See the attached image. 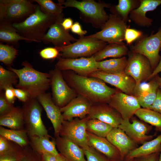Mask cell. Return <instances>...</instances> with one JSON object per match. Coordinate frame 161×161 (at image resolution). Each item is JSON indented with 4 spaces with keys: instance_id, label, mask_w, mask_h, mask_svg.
<instances>
[{
    "instance_id": "5b68a950",
    "label": "cell",
    "mask_w": 161,
    "mask_h": 161,
    "mask_svg": "<svg viewBox=\"0 0 161 161\" xmlns=\"http://www.w3.org/2000/svg\"><path fill=\"white\" fill-rule=\"evenodd\" d=\"M107 44L96 38L83 36L70 45L55 47L59 52V57L77 58L90 57L103 48Z\"/></svg>"
},
{
    "instance_id": "1f68e13d",
    "label": "cell",
    "mask_w": 161,
    "mask_h": 161,
    "mask_svg": "<svg viewBox=\"0 0 161 161\" xmlns=\"http://www.w3.org/2000/svg\"><path fill=\"white\" fill-rule=\"evenodd\" d=\"M140 4V0H119L117 5L111 6L110 8L112 13L117 15L127 22L130 13L137 8Z\"/></svg>"
},
{
    "instance_id": "9c48e42d",
    "label": "cell",
    "mask_w": 161,
    "mask_h": 161,
    "mask_svg": "<svg viewBox=\"0 0 161 161\" xmlns=\"http://www.w3.org/2000/svg\"><path fill=\"white\" fill-rule=\"evenodd\" d=\"M127 22L117 15L112 13L101 28V30L95 34L87 36L97 38L107 43L125 44L124 35L128 28Z\"/></svg>"
},
{
    "instance_id": "484cf974",
    "label": "cell",
    "mask_w": 161,
    "mask_h": 161,
    "mask_svg": "<svg viewBox=\"0 0 161 161\" xmlns=\"http://www.w3.org/2000/svg\"><path fill=\"white\" fill-rule=\"evenodd\" d=\"M29 146L35 151L42 154L48 153L57 156L59 154L56 146L55 139L52 140L50 136H29Z\"/></svg>"
},
{
    "instance_id": "680465c9",
    "label": "cell",
    "mask_w": 161,
    "mask_h": 161,
    "mask_svg": "<svg viewBox=\"0 0 161 161\" xmlns=\"http://www.w3.org/2000/svg\"><path fill=\"white\" fill-rule=\"evenodd\" d=\"M129 161H133V159H132V160H129Z\"/></svg>"
},
{
    "instance_id": "d6986e66",
    "label": "cell",
    "mask_w": 161,
    "mask_h": 161,
    "mask_svg": "<svg viewBox=\"0 0 161 161\" xmlns=\"http://www.w3.org/2000/svg\"><path fill=\"white\" fill-rule=\"evenodd\" d=\"M88 115L89 119H97L113 128H118L123 119L115 109L105 103H93Z\"/></svg>"
},
{
    "instance_id": "7bdbcfd3",
    "label": "cell",
    "mask_w": 161,
    "mask_h": 161,
    "mask_svg": "<svg viewBox=\"0 0 161 161\" xmlns=\"http://www.w3.org/2000/svg\"><path fill=\"white\" fill-rule=\"evenodd\" d=\"M0 116L10 112L15 107L6 99L3 91H0Z\"/></svg>"
},
{
    "instance_id": "d4e9b609",
    "label": "cell",
    "mask_w": 161,
    "mask_h": 161,
    "mask_svg": "<svg viewBox=\"0 0 161 161\" xmlns=\"http://www.w3.org/2000/svg\"><path fill=\"white\" fill-rule=\"evenodd\" d=\"M140 0V6L130 13V18L139 26L149 27L152 25L153 20L146 16V13L155 10L161 4V0Z\"/></svg>"
},
{
    "instance_id": "e575fe53",
    "label": "cell",
    "mask_w": 161,
    "mask_h": 161,
    "mask_svg": "<svg viewBox=\"0 0 161 161\" xmlns=\"http://www.w3.org/2000/svg\"><path fill=\"white\" fill-rule=\"evenodd\" d=\"M113 127L97 119H89L86 123L87 131L98 136L106 137Z\"/></svg>"
},
{
    "instance_id": "5bb4252c",
    "label": "cell",
    "mask_w": 161,
    "mask_h": 161,
    "mask_svg": "<svg viewBox=\"0 0 161 161\" xmlns=\"http://www.w3.org/2000/svg\"><path fill=\"white\" fill-rule=\"evenodd\" d=\"M108 104L115 109L123 120H130L141 108L134 96L126 94L118 89L112 97Z\"/></svg>"
},
{
    "instance_id": "52a82bcc",
    "label": "cell",
    "mask_w": 161,
    "mask_h": 161,
    "mask_svg": "<svg viewBox=\"0 0 161 161\" xmlns=\"http://www.w3.org/2000/svg\"><path fill=\"white\" fill-rule=\"evenodd\" d=\"M62 4L65 7L77 9L92 22L97 24L101 28L109 17L104 8H110L111 7L110 4L102 1L97 2L93 0H67L65 1L63 0Z\"/></svg>"
},
{
    "instance_id": "3957f363",
    "label": "cell",
    "mask_w": 161,
    "mask_h": 161,
    "mask_svg": "<svg viewBox=\"0 0 161 161\" xmlns=\"http://www.w3.org/2000/svg\"><path fill=\"white\" fill-rule=\"evenodd\" d=\"M58 15L44 13L38 4L34 13L23 21L12 25L21 36L29 42H41L47 29L55 22Z\"/></svg>"
},
{
    "instance_id": "836d02e7",
    "label": "cell",
    "mask_w": 161,
    "mask_h": 161,
    "mask_svg": "<svg viewBox=\"0 0 161 161\" xmlns=\"http://www.w3.org/2000/svg\"><path fill=\"white\" fill-rule=\"evenodd\" d=\"M140 120L155 127L161 132V114L148 109L140 108L135 114Z\"/></svg>"
},
{
    "instance_id": "ee69618b",
    "label": "cell",
    "mask_w": 161,
    "mask_h": 161,
    "mask_svg": "<svg viewBox=\"0 0 161 161\" xmlns=\"http://www.w3.org/2000/svg\"><path fill=\"white\" fill-rule=\"evenodd\" d=\"M39 55L44 59H54L59 57V52L55 47H47L41 50L39 52Z\"/></svg>"
},
{
    "instance_id": "8d00e7d4",
    "label": "cell",
    "mask_w": 161,
    "mask_h": 161,
    "mask_svg": "<svg viewBox=\"0 0 161 161\" xmlns=\"http://www.w3.org/2000/svg\"><path fill=\"white\" fill-rule=\"evenodd\" d=\"M40 6L42 10L44 13L56 16L62 13L63 9L65 8L62 4V0H59L56 3L51 0H34Z\"/></svg>"
},
{
    "instance_id": "ffe728a7",
    "label": "cell",
    "mask_w": 161,
    "mask_h": 161,
    "mask_svg": "<svg viewBox=\"0 0 161 161\" xmlns=\"http://www.w3.org/2000/svg\"><path fill=\"white\" fill-rule=\"evenodd\" d=\"M118 128L136 143L143 144L153 137V135L147 134L151 128L135 118H132V123L129 119H123Z\"/></svg>"
},
{
    "instance_id": "6da1fadb",
    "label": "cell",
    "mask_w": 161,
    "mask_h": 161,
    "mask_svg": "<svg viewBox=\"0 0 161 161\" xmlns=\"http://www.w3.org/2000/svg\"><path fill=\"white\" fill-rule=\"evenodd\" d=\"M61 71L66 83L77 94L86 98L93 103H108L118 90L108 86L98 78L80 75L71 70Z\"/></svg>"
},
{
    "instance_id": "ac0fdd59",
    "label": "cell",
    "mask_w": 161,
    "mask_h": 161,
    "mask_svg": "<svg viewBox=\"0 0 161 161\" xmlns=\"http://www.w3.org/2000/svg\"><path fill=\"white\" fill-rule=\"evenodd\" d=\"M37 99L45 110L52 125L55 138L60 136L62 125L64 120L60 108L54 103L50 93L41 94Z\"/></svg>"
},
{
    "instance_id": "ba28073f",
    "label": "cell",
    "mask_w": 161,
    "mask_h": 161,
    "mask_svg": "<svg viewBox=\"0 0 161 161\" xmlns=\"http://www.w3.org/2000/svg\"><path fill=\"white\" fill-rule=\"evenodd\" d=\"M161 48V27L157 32L149 36L143 35L134 45H130V51L142 55L149 61L153 70L160 59L159 52Z\"/></svg>"
},
{
    "instance_id": "9a60e30c",
    "label": "cell",
    "mask_w": 161,
    "mask_h": 161,
    "mask_svg": "<svg viewBox=\"0 0 161 161\" xmlns=\"http://www.w3.org/2000/svg\"><path fill=\"white\" fill-rule=\"evenodd\" d=\"M64 15L58 16L55 22L50 27L42 42L46 44L52 43L55 47H61L70 45L77 40L65 30L61 25Z\"/></svg>"
},
{
    "instance_id": "4dcf8cb0",
    "label": "cell",
    "mask_w": 161,
    "mask_h": 161,
    "mask_svg": "<svg viewBox=\"0 0 161 161\" xmlns=\"http://www.w3.org/2000/svg\"><path fill=\"white\" fill-rule=\"evenodd\" d=\"M0 41L12 45H18L20 40L29 41L27 39L21 36L12 24L0 21Z\"/></svg>"
},
{
    "instance_id": "bcb514c9",
    "label": "cell",
    "mask_w": 161,
    "mask_h": 161,
    "mask_svg": "<svg viewBox=\"0 0 161 161\" xmlns=\"http://www.w3.org/2000/svg\"><path fill=\"white\" fill-rule=\"evenodd\" d=\"M161 114V90L158 89L156 98L149 109Z\"/></svg>"
},
{
    "instance_id": "7402d4cb",
    "label": "cell",
    "mask_w": 161,
    "mask_h": 161,
    "mask_svg": "<svg viewBox=\"0 0 161 161\" xmlns=\"http://www.w3.org/2000/svg\"><path fill=\"white\" fill-rule=\"evenodd\" d=\"M106 138L118 150L121 160L130 151L137 148V143L119 128H113Z\"/></svg>"
},
{
    "instance_id": "b9f144b4",
    "label": "cell",
    "mask_w": 161,
    "mask_h": 161,
    "mask_svg": "<svg viewBox=\"0 0 161 161\" xmlns=\"http://www.w3.org/2000/svg\"><path fill=\"white\" fill-rule=\"evenodd\" d=\"M143 32L138 30L128 28L126 30L124 35V41L129 45L136 40H138L143 35Z\"/></svg>"
},
{
    "instance_id": "f5cc1de1",
    "label": "cell",
    "mask_w": 161,
    "mask_h": 161,
    "mask_svg": "<svg viewBox=\"0 0 161 161\" xmlns=\"http://www.w3.org/2000/svg\"><path fill=\"white\" fill-rule=\"evenodd\" d=\"M44 161H56V156L48 153L42 154Z\"/></svg>"
},
{
    "instance_id": "4fadbf2b",
    "label": "cell",
    "mask_w": 161,
    "mask_h": 161,
    "mask_svg": "<svg viewBox=\"0 0 161 161\" xmlns=\"http://www.w3.org/2000/svg\"><path fill=\"white\" fill-rule=\"evenodd\" d=\"M58 58L55 67L61 71L71 70L79 75L89 76L98 70L97 61L93 56L79 58Z\"/></svg>"
},
{
    "instance_id": "74e56055",
    "label": "cell",
    "mask_w": 161,
    "mask_h": 161,
    "mask_svg": "<svg viewBox=\"0 0 161 161\" xmlns=\"http://www.w3.org/2000/svg\"><path fill=\"white\" fill-rule=\"evenodd\" d=\"M18 78L14 72L0 66V91H2L7 87L17 85Z\"/></svg>"
},
{
    "instance_id": "277c9868",
    "label": "cell",
    "mask_w": 161,
    "mask_h": 161,
    "mask_svg": "<svg viewBox=\"0 0 161 161\" xmlns=\"http://www.w3.org/2000/svg\"><path fill=\"white\" fill-rule=\"evenodd\" d=\"M27 0H0V21L11 24L24 21L34 13L38 4Z\"/></svg>"
},
{
    "instance_id": "4316f807",
    "label": "cell",
    "mask_w": 161,
    "mask_h": 161,
    "mask_svg": "<svg viewBox=\"0 0 161 161\" xmlns=\"http://www.w3.org/2000/svg\"><path fill=\"white\" fill-rule=\"evenodd\" d=\"M0 126L10 129H25L23 110L19 106L14 107L8 113L0 116Z\"/></svg>"
},
{
    "instance_id": "c3c4849f",
    "label": "cell",
    "mask_w": 161,
    "mask_h": 161,
    "mask_svg": "<svg viewBox=\"0 0 161 161\" xmlns=\"http://www.w3.org/2000/svg\"><path fill=\"white\" fill-rule=\"evenodd\" d=\"M159 152L135 157L133 161H157Z\"/></svg>"
},
{
    "instance_id": "816d5d0a",
    "label": "cell",
    "mask_w": 161,
    "mask_h": 161,
    "mask_svg": "<svg viewBox=\"0 0 161 161\" xmlns=\"http://www.w3.org/2000/svg\"><path fill=\"white\" fill-rule=\"evenodd\" d=\"M61 24L64 29L67 31L71 28L73 24L72 20L69 18H64Z\"/></svg>"
},
{
    "instance_id": "7c38bea8",
    "label": "cell",
    "mask_w": 161,
    "mask_h": 161,
    "mask_svg": "<svg viewBox=\"0 0 161 161\" xmlns=\"http://www.w3.org/2000/svg\"><path fill=\"white\" fill-rule=\"evenodd\" d=\"M89 119L88 115L80 119L71 121L64 120L60 133V136L69 139L83 149L89 146L88 143L86 123Z\"/></svg>"
},
{
    "instance_id": "44dd1931",
    "label": "cell",
    "mask_w": 161,
    "mask_h": 161,
    "mask_svg": "<svg viewBox=\"0 0 161 161\" xmlns=\"http://www.w3.org/2000/svg\"><path fill=\"white\" fill-rule=\"evenodd\" d=\"M159 87L155 78L148 83H141L136 85L132 94L140 106L149 109L155 100Z\"/></svg>"
},
{
    "instance_id": "db71d44e",
    "label": "cell",
    "mask_w": 161,
    "mask_h": 161,
    "mask_svg": "<svg viewBox=\"0 0 161 161\" xmlns=\"http://www.w3.org/2000/svg\"><path fill=\"white\" fill-rule=\"evenodd\" d=\"M160 51L161 52V48ZM161 72V56L160 62L157 66L153 70L151 75L149 77L147 80H148L151 79L155 77L159 73Z\"/></svg>"
},
{
    "instance_id": "9f6ffc18",
    "label": "cell",
    "mask_w": 161,
    "mask_h": 161,
    "mask_svg": "<svg viewBox=\"0 0 161 161\" xmlns=\"http://www.w3.org/2000/svg\"><path fill=\"white\" fill-rule=\"evenodd\" d=\"M155 78L157 80L159 85V87L161 89V77L158 76H156Z\"/></svg>"
},
{
    "instance_id": "e0dca14e",
    "label": "cell",
    "mask_w": 161,
    "mask_h": 161,
    "mask_svg": "<svg viewBox=\"0 0 161 161\" xmlns=\"http://www.w3.org/2000/svg\"><path fill=\"white\" fill-rule=\"evenodd\" d=\"M92 104L86 98L78 95L67 105L60 108L64 120L69 121L74 117L81 119L85 117L89 114Z\"/></svg>"
},
{
    "instance_id": "681fc988",
    "label": "cell",
    "mask_w": 161,
    "mask_h": 161,
    "mask_svg": "<svg viewBox=\"0 0 161 161\" xmlns=\"http://www.w3.org/2000/svg\"><path fill=\"white\" fill-rule=\"evenodd\" d=\"M71 30L72 32L77 34L80 37H83L87 33L86 30L82 29L81 25L78 22H76L73 24Z\"/></svg>"
},
{
    "instance_id": "f907efd6",
    "label": "cell",
    "mask_w": 161,
    "mask_h": 161,
    "mask_svg": "<svg viewBox=\"0 0 161 161\" xmlns=\"http://www.w3.org/2000/svg\"><path fill=\"white\" fill-rule=\"evenodd\" d=\"M10 145V141L0 136V154L7 151L9 148Z\"/></svg>"
},
{
    "instance_id": "30bf717a",
    "label": "cell",
    "mask_w": 161,
    "mask_h": 161,
    "mask_svg": "<svg viewBox=\"0 0 161 161\" xmlns=\"http://www.w3.org/2000/svg\"><path fill=\"white\" fill-rule=\"evenodd\" d=\"M51 84L52 99L60 108L67 105L78 95L66 83L62 71L57 67L50 71Z\"/></svg>"
},
{
    "instance_id": "f1b7e54d",
    "label": "cell",
    "mask_w": 161,
    "mask_h": 161,
    "mask_svg": "<svg viewBox=\"0 0 161 161\" xmlns=\"http://www.w3.org/2000/svg\"><path fill=\"white\" fill-rule=\"evenodd\" d=\"M128 52L129 49L125 44L109 43L93 56L97 62L108 58H120L125 56Z\"/></svg>"
},
{
    "instance_id": "7a4b0ae2",
    "label": "cell",
    "mask_w": 161,
    "mask_h": 161,
    "mask_svg": "<svg viewBox=\"0 0 161 161\" xmlns=\"http://www.w3.org/2000/svg\"><path fill=\"white\" fill-rule=\"evenodd\" d=\"M23 67L20 69L11 66L8 69L18 75V81L16 88L24 90L29 94L30 97L37 98L40 95L46 93L50 87V75L49 73L38 71L27 61L23 62Z\"/></svg>"
},
{
    "instance_id": "d6a6232c",
    "label": "cell",
    "mask_w": 161,
    "mask_h": 161,
    "mask_svg": "<svg viewBox=\"0 0 161 161\" xmlns=\"http://www.w3.org/2000/svg\"><path fill=\"white\" fill-rule=\"evenodd\" d=\"M0 136L23 148L29 145V137L25 129L13 130L0 126Z\"/></svg>"
},
{
    "instance_id": "8992f818",
    "label": "cell",
    "mask_w": 161,
    "mask_h": 161,
    "mask_svg": "<svg viewBox=\"0 0 161 161\" xmlns=\"http://www.w3.org/2000/svg\"><path fill=\"white\" fill-rule=\"evenodd\" d=\"M23 103L24 128L28 136H50L42 122V106L37 98L30 97Z\"/></svg>"
},
{
    "instance_id": "11a10c76",
    "label": "cell",
    "mask_w": 161,
    "mask_h": 161,
    "mask_svg": "<svg viewBox=\"0 0 161 161\" xmlns=\"http://www.w3.org/2000/svg\"><path fill=\"white\" fill-rule=\"evenodd\" d=\"M56 161H68L62 155L59 153L56 156Z\"/></svg>"
},
{
    "instance_id": "603a6c76",
    "label": "cell",
    "mask_w": 161,
    "mask_h": 161,
    "mask_svg": "<svg viewBox=\"0 0 161 161\" xmlns=\"http://www.w3.org/2000/svg\"><path fill=\"white\" fill-rule=\"evenodd\" d=\"M57 149L68 161H87L83 149L66 137L55 138Z\"/></svg>"
},
{
    "instance_id": "7dc6e473",
    "label": "cell",
    "mask_w": 161,
    "mask_h": 161,
    "mask_svg": "<svg viewBox=\"0 0 161 161\" xmlns=\"http://www.w3.org/2000/svg\"><path fill=\"white\" fill-rule=\"evenodd\" d=\"M13 86H9L4 90L5 97L10 103L13 104L16 100V97L13 90Z\"/></svg>"
},
{
    "instance_id": "ab89813d",
    "label": "cell",
    "mask_w": 161,
    "mask_h": 161,
    "mask_svg": "<svg viewBox=\"0 0 161 161\" xmlns=\"http://www.w3.org/2000/svg\"><path fill=\"white\" fill-rule=\"evenodd\" d=\"M87 161H111L106 156L89 146L83 149Z\"/></svg>"
},
{
    "instance_id": "f35d334b",
    "label": "cell",
    "mask_w": 161,
    "mask_h": 161,
    "mask_svg": "<svg viewBox=\"0 0 161 161\" xmlns=\"http://www.w3.org/2000/svg\"><path fill=\"white\" fill-rule=\"evenodd\" d=\"M18 53L13 46L0 43V61L8 67L11 66Z\"/></svg>"
},
{
    "instance_id": "cb8c5ba5",
    "label": "cell",
    "mask_w": 161,
    "mask_h": 161,
    "mask_svg": "<svg viewBox=\"0 0 161 161\" xmlns=\"http://www.w3.org/2000/svg\"><path fill=\"white\" fill-rule=\"evenodd\" d=\"M89 146L106 156L111 161H121L117 148L106 138L87 131Z\"/></svg>"
},
{
    "instance_id": "2e32d148",
    "label": "cell",
    "mask_w": 161,
    "mask_h": 161,
    "mask_svg": "<svg viewBox=\"0 0 161 161\" xmlns=\"http://www.w3.org/2000/svg\"><path fill=\"white\" fill-rule=\"evenodd\" d=\"M89 77L99 79L115 86L123 93L130 95H132L136 85L134 80L124 72L112 74L98 70L91 74Z\"/></svg>"
},
{
    "instance_id": "f546056e",
    "label": "cell",
    "mask_w": 161,
    "mask_h": 161,
    "mask_svg": "<svg viewBox=\"0 0 161 161\" xmlns=\"http://www.w3.org/2000/svg\"><path fill=\"white\" fill-rule=\"evenodd\" d=\"M127 62L125 56L97 62L98 70L112 74L124 72Z\"/></svg>"
},
{
    "instance_id": "8fae6325",
    "label": "cell",
    "mask_w": 161,
    "mask_h": 161,
    "mask_svg": "<svg viewBox=\"0 0 161 161\" xmlns=\"http://www.w3.org/2000/svg\"><path fill=\"white\" fill-rule=\"evenodd\" d=\"M128 54L129 57L124 72L134 80L136 86L147 81L153 72L149 60L144 56L130 51Z\"/></svg>"
},
{
    "instance_id": "6f0895ef",
    "label": "cell",
    "mask_w": 161,
    "mask_h": 161,
    "mask_svg": "<svg viewBox=\"0 0 161 161\" xmlns=\"http://www.w3.org/2000/svg\"><path fill=\"white\" fill-rule=\"evenodd\" d=\"M160 156L159 159L158 161H161V149H160Z\"/></svg>"
},
{
    "instance_id": "d590c367",
    "label": "cell",
    "mask_w": 161,
    "mask_h": 161,
    "mask_svg": "<svg viewBox=\"0 0 161 161\" xmlns=\"http://www.w3.org/2000/svg\"><path fill=\"white\" fill-rule=\"evenodd\" d=\"M10 141L9 149L0 154V161H22L24 148L16 143Z\"/></svg>"
},
{
    "instance_id": "f6af8a7d",
    "label": "cell",
    "mask_w": 161,
    "mask_h": 161,
    "mask_svg": "<svg viewBox=\"0 0 161 161\" xmlns=\"http://www.w3.org/2000/svg\"><path fill=\"white\" fill-rule=\"evenodd\" d=\"M16 98L23 103L27 102L30 97L29 93L27 91L19 88H13Z\"/></svg>"
},
{
    "instance_id": "83f0119b",
    "label": "cell",
    "mask_w": 161,
    "mask_h": 161,
    "mask_svg": "<svg viewBox=\"0 0 161 161\" xmlns=\"http://www.w3.org/2000/svg\"><path fill=\"white\" fill-rule=\"evenodd\" d=\"M161 148V134L152 140L147 141L142 145L130 151L126 157V161L143 156L160 152Z\"/></svg>"
},
{
    "instance_id": "60d3db41",
    "label": "cell",
    "mask_w": 161,
    "mask_h": 161,
    "mask_svg": "<svg viewBox=\"0 0 161 161\" xmlns=\"http://www.w3.org/2000/svg\"><path fill=\"white\" fill-rule=\"evenodd\" d=\"M22 161H44L42 154L34 151L28 145L24 147Z\"/></svg>"
}]
</instances>
